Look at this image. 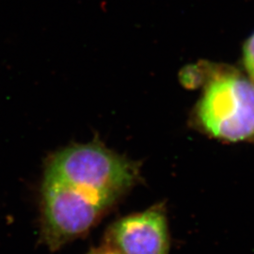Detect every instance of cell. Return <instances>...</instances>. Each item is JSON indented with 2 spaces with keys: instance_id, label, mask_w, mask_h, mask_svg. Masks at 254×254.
<instances>
[{
  "instance_id": "6da1fadb",
  "label": "cell",
  "mask_w": 254,
  "mask_h": 254,
  "mask_svg": "<svg viewBox=\"0 0 254 254\" xmlns=\"http://www.w3.org/2000/svg\"><path fill=\"white\" fill-rule=\"evenodd\" d=\"M138 179L136 163L98 141L68 146L47 160L43 185L105 216Z\"/></svg>"
},
{
  "instance_id": "7a4b0ae2",
  "label": "cell",
  "mask_w": 254,
  "mask_h": 254,
  "mask_svg": "<svg viewBox=\"0 0 254 254\" xmlns=\"http://www.w3.org/2000/svg\"><path fill=\"white\" fill-rule=\"evenodd\" d=\"M200 127L227 141L254 137V81L236 70L212 71L195 109Z\"/></svg>"
},
{
  "instance_id": "3957f363",
  "label": "cell",
  "mask_w": 254,
  "mask_h": 254,
  "mask_svg": "<svg viewBox=\"0 0 254 254\" xmlns=\"http://www.w3.org/2000/svg\"><path fill=\"white\" fill-rule=\"evenodd\" d=\"M104 240L105 245L122 254H169L166 212L156 205L119 218L108 228Z\"/></svg>"
},
{
  "instance_id": "277c9868",
  "label": "cell",
  "mask_w": 254,
  "mask_h": 254,
  "mask_svg": "<svg viewBox=\"0 0 254 254\" xmlns=\"http://www.w3.org/2000/svg\"><path fill=\"white\" fill-rule=\"evenodd\" d=\"M243 57L246 70L250 75V78L254 81V33L245 43Z\"/></svg>"
},
{
  "instance_id": "5b68a950",
  "label": "cell",
  "mask_w": 254,
  "mask_h": 254,
  "mask_svg": "<svg viewBox=\"0 0 254 254\" xmlns=\"http://www.w3.org/2000/svg\"><path fill=\"white\" fill-rule=\"evenodd\" d=\"M87 254H120L117 251L111 249L109 246L103 245L98 247V248H93Z\"/></svg>"
}]
</instances>
